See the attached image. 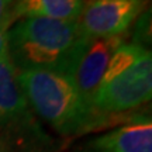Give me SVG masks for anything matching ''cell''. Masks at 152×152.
Returning <instances> with one entry per match:
<instances>
[{"mask_svg":"<svg viewBox=\"0 0 152 152\" xmlns=\"http://www.w3.org/2000/svg\"><path fill=\"white\" fill-rule=\"evenodd\" d=\"M80 152H152L149 118L135 120L87 141Z\"/></svg>","mask_w":152,"mask_h":152,"instance_id":"8992f818","label":"cell"},{"mask_svg":"<svg viewBox=\"0 0 152 152\" xmlns=\"http://www.w3.org/2000/svg\"><path fill=\"white\" fill-rule=\"evenodd\" d=\"M148 48L147 45L151 44V11L145 10L137 20V27L134 30V42Z\"/></svg>","mask_w":152,"mask_h":152,"instance_id":"ba28073f","label":"cell"},{"mask_svg":"<svg viewBox=\"0 0 152 152\" xmlns=\"http://www.w3.org/2000/svg\"><path fill=\"white\" fill-rule=\"evenodd\" d=\"M13 26L11 17L6 18L0 24V56L7 54V39H9V28Z\"/></svg>","mask_w":152,"mask_h":152,"instance_id":"9c48e42d","label":"cell"},{"mask_svg":"<svg viewBox=\"0 0 152 152\" xmlns=\"http://www.w3.org/2000/svg\"><path fill=\"white\" fill-rule=\"evenodd\" d=\"M149 0H86L77 26L87 39L125 35Z\"/></svg>","mask_w":152,"mask_h":152,"instance_id":"277c9868","label":"cell"},{"mask_svg":"<svg viewBox=\"0 0 152 152\" xmlns=\"http://www.w3.org/2000/svg\"><path fill=\"white\" fill-rule=\"evenodd\" d=\"M87 41L77 21L27 17L9 28L7 54L17 71L68 75Z\"/></svg>","mask_w":152,"mask_h":152,"instance_id":"6da1fadb","label":"cell"},{"mask_svg":"<svg viewBox=\"0 0 152 152\" xmlns=\"http://www.w3.org/2000/svg\"><path fill=\"white\" fill-rule=\"evenodd\" d=\"M0 152H3V151H1V149H0Z\"/></svg>","mask_w":152,"mask_h":152,"instance_id":"8fae6325","label":"cell"},{"mask_svg":"<svg viewBox=\"0 0 152 152\" xmlns=\"http://www.w3.org/2000/svg\"><path fill=\"white\" fill-rule=\"evenodd\" d=\"M86 0H14L11 6V21L41 17L58 21H77Z\"/></svg>","mask_w":152,"mask_h":152,"instance_id":"52a82bcc","label":"cell"},{"mask_svg":"<svg viewBox=\"0 0 152 152\" xmlns=\"http://www.w3.org/2000/svg\"><path fill=\"white\" fill-rule=\"evenodd\" d=\"M125 44V35L89 39L68 76L79 90L85 103L93 109V100L114 52Z\"/></svg>","mask_w":152,"mask_h":152,"instance_id":"5b68a950","label":"cell"},{"mask_svg":"<svg viewBox=\"0 0 152 152\" xmlns=\"http://www.w3.org/2000/svg\"><path fill=\"white\" fill-rule=\"evenodd\" d=\"M14 3V0H0V24L4 21L6 18H9L11 11V6Z\"/></svg>","mask_w":152,"mask_h":152,"instance_id":"30bf717a","label":"cell"},{"mask_svg":"<svg viewBox=\"0 0 152 152\" xmlns=\"http://www.w3.org/2000/svg\"><path fill=\"white\" fill-rule=\"evenodd\" d=\"M17 80L30 109L61 135L80 134L103 121L104 115L85 103L68 75L51 71H17Z\"/></svg>","mask_w":152,"mask_h":152,"instance_id":"7a4b0ae2","label":"cell"},{"mask_svg":"<svg viewBox=\"0 0 152 152\" xmlns=\"http://www.w3.org/2000/svg\"><path fill=\"white\" fill-rule=\"evenodd\" d=\"M152 96L151 49L137 44H123L110 59L93 109L100 115L121 114L140 107Z\"/></svg>","mask_w":152,"mask_h":152,"instance_id":"3957f363","label":"cell"}]
</instances>
